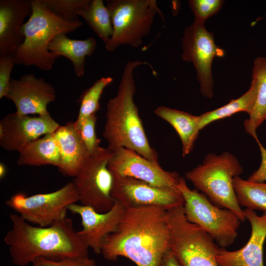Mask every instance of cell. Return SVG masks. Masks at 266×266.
I'll list each match as a JSON object with an SVG mask.
<instances>
[{"mask_svg":"<svg viewBox=\"0 0 266 266\" xmlns=\"http://www.w3.org/2000/svg\"><path fill=\"white\" fill-rule=\"evenodd\" d=\"M169 245L166 209L131 207L125 208L118 228L105 240L101 254L108 261L124 257L137 266H162Z\"/></svg>","mask_w":266,"mask_h":266,"instance_id":"cell-1","label":"cell"},{"mask_svg":"<svg viewBox=\"0 0 266 266\" xmlns=\"http://www.w3.org/2000/svg\"><path fill=\"white\" fill-rule=\"evenodd\" d=\"M11 229L4 237L12 263L26 266L37 258L53 260L89 257V247L69 218L42 227L30 224L19 215H10Z\"/></svg>","mask_w":266,"mask_h":266,"instance_id":"cell-2","label":"cell"},{"mask_svg":"<svg viewBox=\"0 0 266 266\" xmlns=\"http://www.w3.org/2000/svg\"><path fill=\"white\" fill-rule=\"evenodd\" d=\"M148 66L156 75L152 65L146 61H129L123 69L116 95L108 101L103 136L112 151L125 148L132 150L147 160L158 162V155L148 141L133 100L135 84V68Z\"/></svg>","mask_w":266,"mask_h":266,"instance_id":"cell-3","label":"cell"},{"mask_svg":"<svg viewBox=\"0 0 266 266\" xmlns=\"http://www.w3.org/2000/svg\"><path fill=\"white\" fill-rule=\"evenodd\" d=\"M31 2L32 13L22 27L24 41L13 54L16 64L34 66L40 70L49 71L59 58L49 50L50 42L58 34L72 32L83 23L79 20L68 21L60 17L41 0H31Z\"/></svg>","mask_w":266,"mask_h":266,"instance_id":"cell-4","label":"cell"},{"mask_svg":"<svg viewBox=\"0 0 266 266\" xmlns=\"http://www.w3.org/2000/svg\"><path fill=\"white\" fill-rule=\"evenodd\" d=\"M243 172L237 158L224 152L220 155L208 154L201 164L186 172L185 177L213 204L231 210L243 222L246 219L237 202L233 184V178Z\"/></svg>","mask_w":266,"mask_h":266,"instance_id":"cell-5","label":"cell"},{"mask_svg":"<svg viewBox=\"0 0 266 266\" xmlns=\"http://www.w3.org/2000/svg\"><path fill=\"white\" fill-rule=\"evenodd\" d=\"M106 6L109 12L113 34L105 46L114 51L118 47L128 45L137 48L151 29L158 14L164 21V15L156 0H110Z\"/></svg>","mask_w":266,"mask_h":266,"instance_id":"cell-6","label":"cell"},{"mask_svg":"<svg viewBox=\"0 0 266 266\" xmlns=\"http://www.w3.org/2000/svg\"><path fill=\"white\" fill-rule=\"evenodd\" d=\"M176 188L184 200V213L189 222L211 235L221 248L234 243L241 222L234 212L218 207L203 193L190 189L183 177H180Z\"/></svg>","mask_w":266,"mask_h":266,"instance_id":"cell-7","label":"cell"},{"mask_svg":"<svg viewBox=\"0 0 266 266\" xmlns=\"http://www.w3.org/2000/svg\"><path fill=\"white\" fill-rule=\"evenodd\" d=\"M113 151L101 147L90 155L71 181L81 205L89 206L99 212H105L113 206L112 196L113 175L108 162Z\"/></svg>","mask_w":266,"mask_h":266,"instance_id":"cell-8","label":"cell"},{"mask_svg":"<svg viewBox=\"0 0 266 266\" xmlns=\"http://www.w3.org/2000/svg\"><path fill=\"white\" fill-rule=\"evenodd\" d=\"M78 201V193L71 181L51 193L30 196L16 193L6 200L5 205L27 222L46 227L66 218L68 207Z\"/></svg>","mask_w":266,"mask_h":266,"instance_id":"cell-9","label":"cell"},{"mask_svg":"<svg viewBox=\"0 0 266 266\" xmlns=\"http://www.w3.org/2000/svg\"><path fill=\"white\" fill-rule=\"evenodd\" d=\"M182 46V59L193 63L201 94L212 98L214 86L212 62L215 57H223L225 51L215 43L213 33L206 30L204 22L196 20L185 28Z\"/></svg>","mask_w":266,"mask_h":266,"instance_id":"cell-10","label":"cell"},{"mask_svg":"<svg viewBox=\"0 0 266 266\" xmlns=\"http://www.w3.org/2000/svg\"><path fill=\"white\" fill-rule=\"evenodd\" d=\"M113 177L112 197L125 208L154 205L167 210L184 204L183 197L177 189L156 187L130 177Z\"/></svg>","mask_w":266,"mask_h":266,"instance_id":"cell-11","label":"cell"},{"mask_svg":"<svg viewBox=\"0 0 266 266\" xmlns=\"http://www.w3.org/2000/svg\"><path fill=\"white\" fill-rule=\"evenodd\" d=\"M107 166L113 175L133 177L163 188L177 189L180 177L176 171L164 170L159 162L125 148L113 151Z\"/></svg>","mask_w":266,"mask_h":266,"instance_id":"cell-12","label":"cell"},{"mask_svg":"<svg viewBox=\"0 0 266 266\" xmlns=\"http://www.w3.org/2000/svg\"><path fill=\"white\" fill-rule=\"evenodd\" d=\"M60 126L49 113L33 116L11 113L0 122V145L5 150L19 152L30 142L53 133Z\"/></svg>","mask_w":266,"mask_h":266,"instance_id":"cell-13","label":"cell"},{"mask_svg":"<svg viewBox=\"0 0 266 266\" xmlns=\"http://www.w3.org/2000/svg\"><path fill=\"white\" fill-rule=\"evenodd\" d=\"M68 210L80 216L82 229L77 233L89 248L99 254L107 237L118 228L125 208L115 200L113 207L105 212L76 203L71 204Z\"/></svg>","mask_w":266,"mask_h":266,"instance_id":"cell-14","label":"cell"},{"mask_svg":"<svg viewBox=\"0 0 266 266\" xmlns=\"http://www.w3.org/2000/svg\"><path fill=\"white\" fill-rule=\"evenodd\" d=\"M5 98L14 103L19 114L44 115L49 113L47 105L55 100L56 91L43 78L28 73L11 79Z\"/></svg>","mask_w":266,"mask_h":266,"instance_id":"cell-15","label":"cell"},{"mask_svg":"<svg viewBox=\"0 0 266 266\" xmlns=\"http://www.w3.org/2000/svg\"><path fill=\"white\" fill-rule=\"evenodd\" d=\"M251 227L250 237L241 248L229 251L220 248L216 259L219 266H264V245L266 238V212L259 216L254 210H243Z\"/></svg>","mask_w":266,"mask_h":266,"instance_id":"cell-16","label":"cell"},{"mask_svg":"<svg viewBox=\"0 0 266 266\" xmlns=\"http://www.w3.org/2000/svg\"><path fill=\"white\" fill-rule=\"evenodd\" d=\"M32 12L31 0H0V55L13 54L23 43L24 21Z\"/></svg>","mask_w":266,"mask_h":266,"instance_id":"cell-17","label":"cell"},{"mask_svg":"<svg viewBox=\"0 0 266 266\" xmlns=\"http://www.w3.org/2000/svg\"><path fill=\"white\" fill-rule=\"evenodd\" d=\"M60 154L58 168L65 176L74 177L90 154L75 122L69 121L60 126L54 133Z\"/></svg>","mask_w":266,"mask_h":266,"instance_id":"cell-18","label":"cell"},{"mask_svg":"<svg viewBox=\"0 0 266 266\" xmlns=\"http://www.w3.org/2000/svg\"><path fill=\"white\" fill-rule=\"evenodd\" d=\"M62 33L56 35L50 42L49 50L58 57L64 56L69 60L76 75L82 77L85 72L86 56L94 53L97 42L93 37L84 40L72 39Z\"/></svg>","mask_w":266,"mask_h":266,"instance_id":"cell-19","label":"cell"},{"mask_svg":"<svg viewBox=\"0 0 266 266\" xmlns=\"http://www.w3.org/2000/svg\"><path fill=\"white\" fill-rule=\"evenodd\" d=\"M154 113L168 123L178 133L182 145V156L189 155L200 131V116L164 106L156 108Z\"/></svg>","mask_w":266,"mask_h":266,"instance_id":"cell-20","label":"cell"},{"mask_svg":"<svg viewBox=\"0 0 266 266\" xmlns=\"http://www.w3.org/2000/svg\"><path fill=\"white\" fill-rule=\"evenodd\" d=\"M54 133L45 134L28 144L19 152L18 165H52L58 168L61 163V154Z\"/></svg>","mask_w":266,"mask_h":266,"instance_id":"cell-21","label":"cell"},{"mask_svg":"<svg viewBox=\"0 0 266 266\" xmlns=\"http://www.w3.org/2000/svg\"><path fill=\"white\" fill-rule=\"evenodd\" d=\"M252 79L258 85V93L255 105L249 118L244 121L245 132L257 141V130L266 120V58L258 57L255 60Z\"/></svg>","mask_w":266,"mask_h":266,"instance_id":"cell-22","label":"cell"},{"mask_svg":"<svg viewBox=\"0 0 266 266\" xmlns=\"http://www.w3.org/2000/svg\"><path fill=\"white\" fill-rule=\"evenodd\" d=\"M257 93V83L254 79H252L249 89L242 96L236 99L232 100L219 108L200 114V130L212 122L229 117L240 112H246L249 115L255 105Z\"/></svg>","mask_w":266,"mask_h":266,"instance_id":"cell-23","label":"cell"},{"mask_svg":"<svg viewBox=\"0 0 266 266\" xmlns=\"http://www.w3.org/2000/svg\"><path fill=\"white\" fill-rule=\"evenodd\" d=\"M219 249L212 238H199L184 247L179 261L182 266H219L216 256Z\"/></svg>","mask_w":266,"mask_h":266,"instance_id":"cell-24","label":"cell"},{"mask_svg":"<svg viewBox=\"0 0 266 266\" xmlns=\"http://www.w3.org/2000/svg\"><path fill=\"white\" fill-rule=\"evenodd\" d=\"M105 46L113 34L109 12L102 0H90L78 13Z\"/></svg>","mask_w":266,"mask_h":266,"instance_id":"cell-25","label":"cell"},{"mask_svg":"<svg viewBox=\"0 0 266 266\" xmlns=\"http://www.w3.org/2000/svg\"><path fill=\"white\" fill-rule=\"evenodd\" d=\"M233 184L240 206L266 212V183L251 182L237 176L233 178Z\"/></svg>","mask_w":266,"mask_h":266,"instance_id":"cell-26","label":"cell"},{"mask_svg":"<svg viewBox=\"0 0 266 266\" xmlns=\"http://www.w3.org/2000/svg\"><path fill=\"white\" fill-rule=\"evenodd\" d=\"M113 80V79L110 76L101 77L83 92L80 97L78 115L74 122L77 128L86 118L96 114L100 109L99 101L102 93Z\"/></svg>","mask_w":266,"mask_h":266,"instance_id":"cell-27","label":"cell"},{"mask_svg":"<svg viewBox=\"0 0 266 266\" xmlns=\"http://www.w3.org/2000/svg\"><path fill=\"white\" fill-rule=\"evenodd\" d=\"M41 1L54 14L68 21L78 19L80 10L89 3L90 0H41Z\"/></svg>","mask_w":266,"mask_h":266,"instance_id":"cell-28","label":"cell"},{"mask_svg":"<svg viewBox=\"0 0 266 266\" xmlns=\"http://www.w3.org/2000/svg\"><path fill=\"white\" fill-rule=\"evenodd\" d=\"M98 117L96 114L86 118L77 128L90 155L97 152L101 148L100 140L97 137L95 131Z\"/></svg>","mask_w":266,"mask_h":266,"instance_id":"cell-29","label":"cell"},{"mask_svg":"<svg viewBox=\"0 0 266 266\" xmlns=\"http://www.w3.org/2000/svg\"><path fill=\"white\" fill-rule=\"evenodd\" d=\"M224 2L222 0H190L188 3L195 20L204 22L220 10Z\"/></svg>","mask_w":266,"mask_h":266,"instance_id":"cell-30","label":"cell"},{"mask_svg":"<svg viewBox=\"0 0 266 266\" xmlns=\"http://www.w3.org/2000/svg\"><path fill=\"white\" fill-rule=\"evenodd\" d=\"M33 266H96L95 261L87 257L66 258L53 260L38 258L33 263Z\"/></svg>","mask_w":266,"mask_h":266,"instance_id":"cell-31","label":"cell"},{"mask_svg":"<svg viewBox=\"0 0 266 266\" xmlns=\"http://www.w3.org/2000/svg\"><path fill=\"white\" fill-rule=\"evenodd\" d=\"M16 64L13 54L0 55V99L6 97L11 81V71Z\"/></svg>","mask_w":266,"mask_h":266,"instance_id":"cell-32","label":"cell"},{"mask_svg":"<svg viewBox=\"0 0 266 266\" xmlns=\"http://www.w3.org/2000/svg\"><path fill=\"white\" fill-rule=\"evenodd\" d=\"M258 144L261 156V162L259 168L254 171L247 180L253 182H264L266 181V149L259 140L256 141Z\"/></svg>","mask_w":266,"mask_h":266,"instance_id":"cell-33","label":"cell"},{"mask_svg":"<svg viewBox=\"0 0 266 266\" xmlns=\"http://www.w3.org/2000/svg\"><path fill=\"white\" fill-rule=\"evenodd\" d=\"M162 266H182L170 249L163 256Z\"/></svg>","mask_w":266,"mask_h":266,"instance_id":"cell-34","label":"cell"},{"mask_svg":"<svg viewBox=\"0 0 266 266\" xmlns=\"http://www.w3.org/2000/svg\"><path fill=\"white\" fill-rule=\"evenodd\" d=\"M7 172L5 166L3 163L0 164V178L2 179L5 177Z\"/></svg>","mask_w":266,"mask_h":266,"instance_id":"cell-35","label":"cell"}]
</instances>
